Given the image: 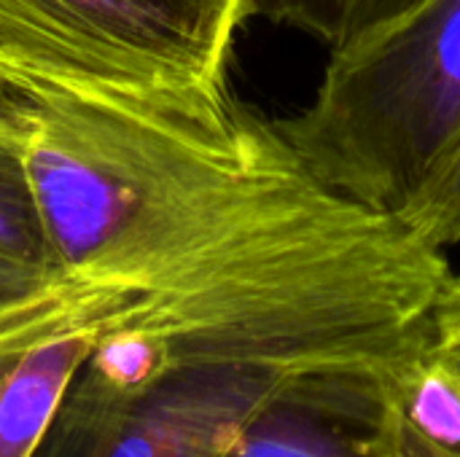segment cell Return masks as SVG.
I'll return each mask as SVG.
<instances>
[{
  "instance_id": "cell-1",
  "label": "cell",
  "mask_w": 460,
  "mask_h": 457,
  "mask_svg": "<svg viewBox=\"0 0 460 457\" xmlns=\"http://www.w3.org/2000/svg\"><path fill=\"white\" fill-rule=\"evenodd\" d=\"M129 205L116 232L24 291L94 334L86 372L143 388L172 369L283 380L377 372L431 339L447 250L321 180L278 119L210 92H86Z\"/></svg>"
},
{
  "instance_id": "cell-2",
  "label": "cell",
  "mask_w": 460,
  "mask_h": 457,
  "mask_svg": "<svg viewBox=\"0 0 460 457\" xmlns=\"http://www.w3.org/2000/svg\"><path fill=\"white\" fill-rule=\"evenodd\" d=\"M278 127L332 189L402 215L460 140V0H415L329 48Z\"/></svg>"
},
{
  "instance_id": "cell-3",
  "label": "cell",
  "mask_w": 460,
  "mask_h": 457,
  "mask_svg": "<svg viewBox=\"0 0 460 457\" xmlns=\"http://www.w3.org/2000/svg\"><path fill=\"white\" fill-rule=\"evenodd\" d=\"M256 3L0 0V89H224Z\"/></svg>"
},
{
  "instance_id": "cell-4",
  "label": "cell",
  "mask_w": 460,
  "mask_h": 457,
  "mask_svg": "<svg viewBox=\"0 0 460 457\" xmlns=\"http://www.w3.org/2000/svg\"><path fill=\"white\" fill-rule=\"evenodd\" d=\"M218 457H460V366L429 339L388 369L288 380Z\"/></svg>"
},
{
  "instance_id": "cell-5",
  "label": "cell",
  "mask_w": 460,
  "mask_h": 457,
  "mask_svg": "<svg viewBox=\"0 0 460 457\" xmlns=\"http://www.w3.org/2000/svg\"><path fill=\"white\" fill-rule=\"evenodd\" d=\"M283 382L251 369L189 366L116 388L84 369L35 457H218Z\"/></svg>"
},
{
  "instance_id": "cell-6",
  "label": "cell",
  "mask_w": 460,
  "mask_h": 457,
  "mask_svg": "<svg viewBox=\"0 0 460 457\" xmlns=\"http://www.w3.org/2000/svg\"><path fill=\"white\" fill-rule=\"evenodd\" d=\"M94 334L24 294L0 296V457H35Z\"/></svg>"
},
{
  "instance_id": "cell-7",
  "label": "cell",
  "mask_w": 460,
  "mask_h": 457,
  "mask_svg": "<svg viewBox=\"0 0 460 457\" xmlns=\"http://www.w3.org/2000/svg\"><path fill=\"white\" fill-rule=\"evenodd\" d=\"M54 269L51 248L19 159L16 124L0 102V296L24 291Z\"/></svg>"
},
{
  "instance_id": "cell-8",
  "label": "cell",
  "mask_w": 460,
  "mask_h": 457,
  "mask_svg": "<svg viewBox=\"0 0 460 457\" xmlns=\"http://www.w3.org/2000/svg\"><path fill=\"white\" fill-rule=\"evenodd\" d=\"M402 218L442 250L460 245V140L407 205Z\"/></svg>"
},
{
  "instance_id": "cell-9",
  "label": "cell",
  "mask_w": 460,
  "mask_h": 457,
  "mask_svg": "<svg viewBox=\"0 0 460 457\" xmlns=\"http://www.w3.org/2000/svg\"><path fill=\"white\" fill-rule=\"evenodd\" d=\"M431 345L460 366V275L456 272L437 302L431 318Z\"/></svg>"
}]
</instances>
